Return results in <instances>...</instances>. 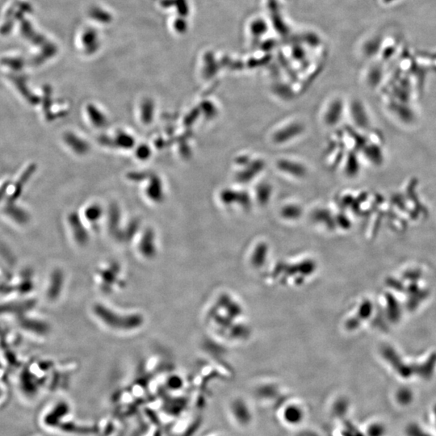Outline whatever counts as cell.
Returning <instances> with one entry per match:
<instances>
[{
	"instance_id": "cell-2",
	"label": "cell",
	"mask_w": 436,
	"mask_h": 436,
	"mask_svg": "<svg viewBox=\"0 0 436 436\" xmlns=\"http://www.w3.org/2000/svg\"><path fill=\"white\" fill-rule=\"evenodd\" d=\"M386 434V428L381 423H373L368 426L367 429L368 436H385Z\"/></svg>"
},
{
	"instance_id": "cell-1",
	"label": "cell",
	"mask_w": 436,
	"mask_h": 436,
	"mask_svg": "<svg viewBox=\"0 0 436 436\" xmlns=\"http://www.w3.org/2000/svg\"><path fill=\"white\" fill-rule=\"evenodd\" d=\"M405 432L406 436H432L430 432L416 423L408 424Z\"/></svg>"
},
{
	"instance_id": "cell-3",
	"label": "cell",
	"mask_w": 436,
	"mask_h": 436,
	"mask_svg": "<svg viewBox=\"0 0 436 436\" xmlns=\"http://www.w3.org/2000/svg\"><path fill=\"white\" fill-rule=\"evenodd\" d=\"M397 402L401 406H407L412 401V394L410 391L401 390L397 395Z\"/></svg>"
},
{
	"instance_id": "cell-4",
	"label": "cell",
	"mask_w": 436,
	"mask_h": 436,
	"mask_svg": "<svg viewBox=\"0 0 436 436\" xmlns=\"http://www.w3.org/2000/svg\"><path fill=\"white\" fill-rule=\"evenodd\" d=\"M433 417H434L435 424H436V405L434 406V409H433Z\"/></svg>"
}]
</instances>
